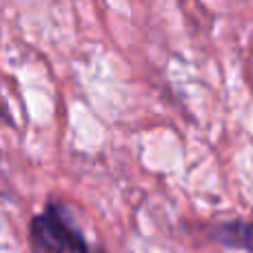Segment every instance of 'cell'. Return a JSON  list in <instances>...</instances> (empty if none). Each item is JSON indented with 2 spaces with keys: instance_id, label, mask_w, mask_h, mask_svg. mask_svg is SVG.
<instances>
[{
  "instance_id": "6da1fadb",
  "label": "cell",
  "mask_w": 253,
  "mask_h": 253,
  "mask_svg": "<svg viewBox=\"0 0 253 253\" xmlns=\"http://www.w3.org/2000/svg\"><path fill=\"white\" fill-rule=\"evenodd\" d=\"M29 236L36 253H91L67 209L56 202L31 220Z\"/></svg>"
},
{
  "instance_id": "7a4b0ae2",
  "label": "cell",
  "mask_w": 253,
  "mask_h": 253,
  "mask_svg": "<svg viewBox=\"0 0 253 253\" xmlns=\"http://www.w3.org/2000/svg\"><path fill=\"white\" fill-rule=\"evenodd\" d=\"M213 238L224 247L251 251V227L247 222H227L213 231Z\"/></svg>"
},
{
  "instance_id": "3957f363",
  "label": "cell",
  "mask_w": 253,
  "mask_h": 253,
  "mask_svg": "<svg viewBox=\"0 0 253 253\" xmlns=\"http://www.w3.org/2000/svg\"><path fill=\"white\" fill-rule=\"evenodd\" d=\"M7 111H4V107L2 105H0V125H2V123H7Z\"/></svg>"
}]
</instances>
